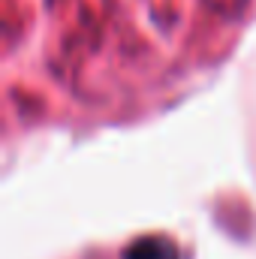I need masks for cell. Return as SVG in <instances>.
I'll use <instances>...</instances> for the list:
<instances>
[{
    "label": "cell",
    "mask_w": 256,
    "mask_h": 259,
    "mask_svg": "<svg viewBox=\"0 0 256 259\" xmlns=\"http://www.w3.org/2000/svg\"><path fill=\"white\" fill-rule=\"evenodd\" d=\"M124 259H178V250L166 238H142V241L130 244Z\"/></svg>",
    "instance_id": "1"
}]
</instances>
